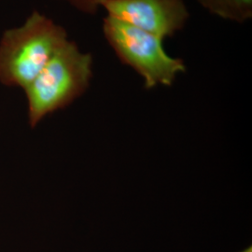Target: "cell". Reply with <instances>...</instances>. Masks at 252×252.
<instances>
[{"mask_svg": "<svg viewBox=\"0 0 252 252\" xmlns=\"http://www.w3.org/2000/svg\"><path fill=\"white\" fill-rule=\"evenodd\" d=\"M68 40L64 28L35 11L0 39V81L24 90Z\"/></svg>", "mask_w": 252, "mask_h": 252, "instance_id": "obj_1", "label": "cell"}, {"mask_svg": "<svg viewBox=\"0 0 252 252\" xmlns=\"http://www.w3.org/2000/svg\"><path fill=\"white\" fill-rule=\"evenodd\" d=\"M94 59L67 40L25 89L32 128L47 115L66 108L81 96L93 78Z\"/></svg>", "mask_w": 252, "mask_h": 252, "instance_id": "obj_2", "label": "cell"}, {"mask_svg": "<svg viewBox=\"0 0 252 252\" xmlns=\"http://www.w3.org/2000/svg\"><path fill=\"white\" fill-rule=\"evenodd\" d=\"M103 33L119 60L142 78L148 90L171 86L186 71L183 60L170 56L163 49V40L146 31L107 15Z\"/></svg>", "mask_w": 252, "mask_h": 252, "instance_id": "obj_3", "label": "cell"}, {"mask_svg": "<svg viewBox=\"0 0 252 252\" xmlns=\"http://www.w3.org/2000/svg\"><path fill=\"white\" fill-rule=\"evenodd\" d=\"M100 8L162 40L181 31L189 17L184 0H102Z\"/></svg>", "mask_w": 252, "mask_h": 252, "instance_id": "obj_4", "label": "cell"}, {"mask_svg": "<svg viewBox=\"0 0 252 252\" xmlns=\"http://www.w3.org/2000/svg\"><path fill=\"white\" fill-rule=\"evenodd\" d=\"M207 11L238 24H243L252 17V0H197Z\"/></svg>", "mask_w": 252, "mask_h": 252, "instance_id": "obj_5", "label": "cell"}, {"mask_svg": "<svg viewBox=\"0 0 252 252\" xmlns=\"http://www.w3.org/2000/svg\"><path fill=\"white\" fill-rule=\"evenodd\" d=\"M72 7L86 14H95L100 8L102 0H63Z\"/></svg>", "mask_w": 252, "mask_h": 252, "instance_id": "obj_6", "label": "cell"}, {"mask_svg": "<svg viewBox=\"0 0 252 252\" xmlns=\"http://www.w3.org/2000/svg\"><path fill=\"white\" fill-rule=\"evenodd\" d=\"M242 252H252V247H250V248H247L245 251H243Z\"/></svg>", "mask_w": 252, "mask_h": 252, "instance_id": "obj_7", "label": "cell"}]
</instances>
